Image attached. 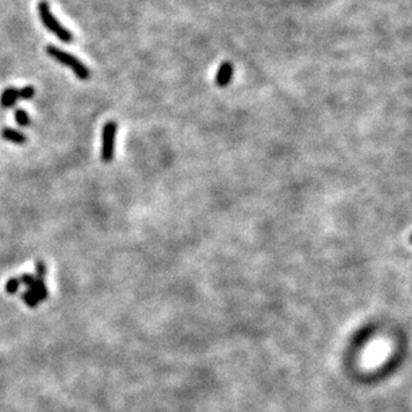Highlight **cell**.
Wrapping results in <instances>:
<instances>
[{
  "label": "cell",
  "mask_w": 412,
  "mask_h": 412,
  "mask_svg": "<svg viewBox=\"0 0 412 412\" xmlns=\"http://www.w3.org/2000/svg\"><path fill=\"white\" fill-rule=\"evenodd\" d=\"M19 99V90L15 88V87H8L6 90L2 92V96H0V106L3 108H11V107L15 106V103Z\"/></svg>",
  "instance_id": "5b68a950"
},
{
  "label": "cell",
  "mask_w": 412,
  "mask_h": 412,
  "mask_svg": "<svg viewBox=\"0 0 412 412\" xmlns=\"http://www.w3.org/2000/svg\"><path fill=\"white\" fill-rule=\"evenodd\" d=\"M20 279H17V278H11L8 282L6 283V292L10 293V295H15V293L19 291L20 288Z\"/></svg>",
  "instance_id": "30bf717a"
},
{
  "label": "cell",
  "mask_w": 412,
  "mask_h": 412,
  "mask_svg": "<svg viewBox=\"0 0 412 412\" xmlns=\"http://www.w3.org/2000/svg\"><path fill=\"white\" fill-rule=\"evenodd\" d=\"M2 138L4 140H7V142H11V143L15 144L27 143V136L23 132L13 130V128H10V127H6V128L2 130Z\"/></svg>",
  "instance_id": "8992f818"
},
{
  "label": "cell",
  "mask_w": 412,
  "mask_h": 412,
  "mask_svg": "<svg viewBox=\"0 0 412 412\" xmlns=\"http://www.w3.org/2000/svg\"><path fill=\"white\" fill-rule=\"evenodd\" d=\"M15 122H16L20 127H28L31 124L30 115H28L24 110H22V108H17V110L15 111Z\"/></svg>",
  "instance_id": "ba28073f"
},
{
  "label": "cell",
  "mask_w": 412,
  "mask_h": 412,
  "mask_svg": "<svg viewBox=\"0 0 412 412\" xmlns=\"http://www.w3.org/2000/svg\"><path fill=\"white\" fill-rule=\"evenodd\" d=\"M22 299H23V302L26 303L27 306L31 307V308H36V307L40 304L39 299H37L36 295H35L31 289H27L26 292H23Z\"/></svg>",
  "instance_id": "9c48e42d"
},
{
  "label": "cell",
  "mask_w": 412,
  "mask_h": 412,
  "mask_svg": "<svg viewBox=\"0 0 412 412\" xmlns=\"http://www.w3.org/2000/svg\"><path fill=\"white\" fill-rule=\"evenodd\" d=\"M28 289H31V291L36 295V298L39 299L40 303L44 302V300L48 298V289H47L44 279H36V278H35V282L32 283V286H31Z\"/></svg>",
  "instance_id": "52a82bcc"
},
{
  "label": "cell",
  "mask_w": 412,
  "mask_h": 412,
  "mask_svg": "<svg viewBox=\"0 0 412 412\" xmlns=\"http://www.w3.org/2000/svg\"><path fill=\"white\" fill-rule=\"evenodd\" d=\"M46 51L51 57H53V59L56 60V62H59L60 64H63V66L71 68V70L73 71V73H75L80 80L90 79L91 76L90 70H88V68H87V67L84 66L76 56L71 55L70 52H66V51L60 50V48H57V47L55 46H48L46 48Z\"/></svg>",
  "instance_id": "7a4b0ae2"
},
{
  "label": "cell",
  "mask_w": 412,
  "mask_h": 412,
  "mask_svg": "<svg viewBox=\"0 0 412 412\" xmlns=\"http://www.w3.org/2000/svg\"><path fill=\"white\" fill-rule=\"evenodd\" d=\"M33 96H35V88L32 86H26L19 90V99L31 100Z\"/></svg>",
  "instance_id": "8fae6325"
},
{
  "label": "cell",
  "mask_w": 412,
  "mask_h": 412,
  "mask_svg": "<svg viewBox=\"0 0 412 412\" xmlns=\"http://www.w3.org/2000/svg\"><path fill=\"white\" fill-rule=\"evenodd\" d=\"M233 77V66L229 62H224L222 66L218 68L215 76V84L220 88L228 86L231 83V80Z\"/></svg>",
  "instance_id": "277c9868"
},
{
  "label": "cell",
  "mask_w": 412,
  "mask_h": 412,
  "mask_svg": "<svg viewBox=\"0 0 412 412\" xmlns=\"http://www.w3.org/2000/svg\"><path fill=\"white\" fill-rule=\"evenodd\" d=\"M35 282V275H30V273H23L22 278H20V283H23L24 286H27L30 288L32 286V283Z\"/></svg>",
  "instance_id": "4fadbf2b"
},
{
  "label": "cell",
  "mask_w": 412,
  "mask_h": 412,
  "mask_svg": "<svg viewBox=\"0 0 412 412\" xmlns=\"http://www.w3.org/2000/svg\"><path fill=\"white\" fill-rule=\"evenodd\" d=\"M116 122H107L102 131V151L100 156L104 163H111L115 158V146H116Z\"/></svg>",
  "instance_id": "3957f363"
},
{
  "label": "cell",
  "mask_w": 412,
  "mask_h": 412,
  "mask_svg": "<svg viewBox=\"0 0 412 412\" xmlns=\"http://www.w3.org/2000/svg\"><path fill=\"white\" fill-rule=\"evenodd\" d=\"M35 271H36V275H35V278H36V279H44V276H46V273H47L46 263L42 262V260L36 262V266H35Z\"/></svg>",
  "instance_id": "7c38bea8"
},
{
  "label": "cell",
  "mask_w": 412,
  "mask_h": 412,
  "mask_svg": "<svg viewBox=\"0 0 412 412\" xmlns=\"http://www.w3.org/2000/svg\"><path fill=\"white\" fill-rule=\"evenodd\" d=\"M37 11H39V16L43 22L44 27L47 30L52 32L57 39H60L63 43H72L73 35L71 31H68L64 26L59 23V20L53 16V13L51 12L50 4L47 3L46 0H42L37 4Z\"/></svg>",
  "instance_id": "6da1fadb"
}]
</instances>
